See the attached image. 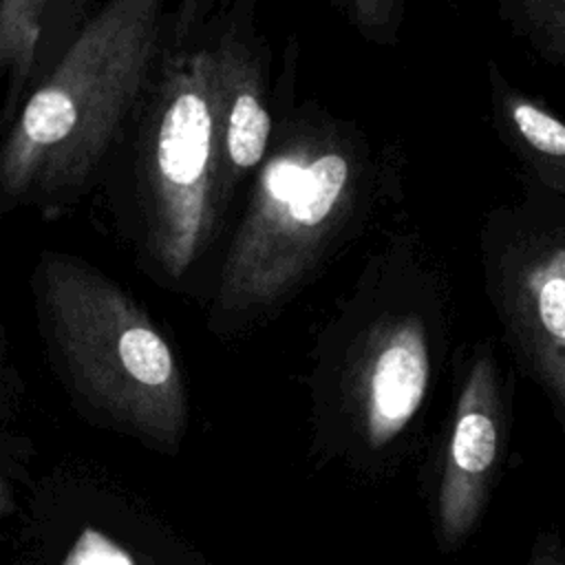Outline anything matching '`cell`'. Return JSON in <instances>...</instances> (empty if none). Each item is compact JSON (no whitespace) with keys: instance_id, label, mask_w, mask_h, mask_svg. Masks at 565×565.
<instances>
[{"instance_id":"obj_1","label":"cell","mask_w":565,"mask_h":565,"mask_svg":"<svg viewBox=\"0 0 565 565\" xmlns=\"http://www.w3.org/2000/svg\"><path fill=\"white\" fill-rule=\"evenodd\" d=\"M212 291V324L243 327L309 287L371 214L380 183L366 135L316 102L289 108L252 174Z\"/></svg>"},{"instance_id":"obj_2","label":"cell","mask_w":565,"mask_h":565,"mask_svg":"<svg viewBox=\"0 0 565 565\" xmlns=\"http://www.w3.org/2000/svg\"><path fill=\"white\" fill-rule=\"evenodd\" d=\"M168 0H102L0 135V214L57 218L104 179L168 42Z\"/></svg>"},{"instance_id":"obj_3","label":"cell","mask_w":565,"mask_h":565,"mask_svg":"<svg viewBox=\"0 0 565 565\" xmlns=\"http://www.w3.org/2000/svg\"><path fill=\"white\" fill-rule=\"evenodd\" d=\"M46 362L86 415L174 444L185 419L181 371L146 307L84 256L42 249L29 274Z\"/></svg>"},{"instance_id":"obj_4","label":"cell","mask_w":565,"mask_h":565,"mask_svg":"<svg viewBox=\"0 0 565 565\" xmlns=\"http://www.w3.org/2000/svg\"><path fill=\"white\" fill-rule=\"evenodd\" d=\"M126 139L141 260L157 282L179 285L218 238L232 203L218 170L203 29L183 46L166 44Z\"/></svg>"},{"instance_id":"obj_5","label":"cell","mask_w":565,"mask_h":565,"mask_svg":"<svg viewBox=\"0 0 565 565\" xmlns=\"http://www.w3.org/2000/svg\"><path fill=\"white\" fill-rule=\"evenodd\" d=\"M486 296L525 371L565 402V199L530 194L492 207L479 232Z\"/></svg>"},{"instance_id":"obj_6","label":"cell","mask_w":565,"mask_h":565,"mask_svg":"<svg viewBox=\"0 0 565 565\" xmlns=\"http://www.w3.org/2000/svg\"><path fill=\"white\" fill-rule=\"evenodd\" d=\"M256 0H234L203 24L218 170L227 199L260 166L271 130L269 46L256 31Z\"/></svg>"},{"instance_id":"obj_7","label":"cell","mask_w":565,"mask_h":565,"mask_svg":"<svg viewBox=\"0 0 565 565\" xmlns=\"http://www.w3.org/2000/svg\"><path fill=\"white\" fill-rule=\"evenodd\" d=\"M501 446L497 362L488 349L472 355L457 399L455 424L439 488V527L448 543L475 525Z\"/></svg>"},{"instance_id":"obj_8","label":"cell","mask_w":565,"mask_h":565,"mask_svg":"<svg viewBox=\"0 0 565 565\" xmlns=\"http://www.w3.org/2000/svg\"><path fill=\"white\" fill-rule=\"evenodd\" d=\"M90 11L93 0H0V135Z\"/></svg>"},{"instance_id":"obj_9","label":"cell","mask_w":565,"mask_h":565,"mask_svg":"<svg viewBox=\"0 0 565 565\" xmlns=\"http://www.w3.org/2000/svg\"><path fill=\"white\" fill-rule=\"evenodd\" d=\"M486 84L494 130L530 174V185L565 199V126L558 115L514 86L492 60Z\"/></svg>"},{"instance_id":"obj_10","label":"cell","mask_w":565,"mask_h":565,"mask_svg":"<svg viewBox=\"0 0 565 565\" xmlns=\"http://www.w3.org/2000/svg\"><path fill=\"white\" fill-rule=\"evenodd\" d=\"M33 439L26 428V382L0 327V550L33 481Z\"/></svg>"},{"instance_id":"obj_11","label":"cell","mask_w":565,"mask_h":565,"mask_svg":"<svg viewBox=\"0 0 565 565\" xmlns=\"http://www.w3.org/2000/svg\"><path fill=\"white\" fill-rule=\"evenodd\" d=\"M499 20L545 64H565V0H490Z\"/></svg>"},{"instance_id":"obj_12","label":"cell","mask_w":565,"mask_h":565,"mask_svg":"<svg viewBox=\"0 0 565 565\" xmlns=\"http://www.w3.org/2000/svg\"><path fill=\"white\" fill-rule=\"evenodd\" d=\"M347 22L369 42L393 46L406 13V0H333Z\"/></svg>"},{"instance_id":"obj_13","label":"cell","mask_w":565,"mask_h":565,"mask_svg":"<svg viewBox=\"0 0 565 565\" xmlns=\"http://www.w3.org/2000/svg\"><path fill=\"white\" fill-rule=\"evenodd\" d=\"M216 0H177V9L168 20V46L188 44L210 20Z\"/></svg>"},{"instance_id":"obj_14","label":"cell","mask_w":565,"mask_h":565,"mask_svg":"<svg viewBox=\"0 0 565 565\" xmlns=\"http://www.w3.org/2000/svg\"><path fill=\"white\" fill-rule=\"evenodd\" d=\"M539 565H556V563H552V561H543V563H539Z\"/></svg>"}]
</instances>
